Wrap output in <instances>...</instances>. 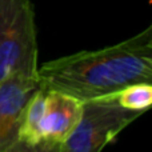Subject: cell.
I'll list each match as a JSON object with an SVG mask.
<instances>
[{
	"instance_id": "6da1fadb",
	"label": "cell",
	"mask_w": 152,
	"mask_h": 152,
	"mask_svg": "<svg viewBox=\"0 0 152 152\" xmlns=\"http://www.w3.org/2000/svg\"><path fill=\"white\" fill-rule=\"evenodd\" d=\"M44 88L81 103L105 99L134 83L152 81V26L113 45L53 59L37 68Z\"/></svg>"
},
{
	"instance_id": "7a4b0ae2",
	"label": "cell",
	"mask_w": 152,
	"mask_h": 152,
	"mask_svg": "<svg viewBox=\"0 0 152 152\" xmlns=\"http://www.w3.org/2000/svg\"><path fill=\"white\" fill-rule=\"evenodd\" d=\"M37 31L31 0H0V81L37 74Z\"/></svg>"
},
{
	"instance_id": "3957f363",
	"label": "cell",
	"mask_w": 152,
	"mask_h": 152,
	"mask_svg": "<svg viewBox=\"0 0 152 152\" xmlns=\"http://www.w3.org/2000/svg\"><path fill=\"white\" fill-rule=\"evenodd\" d=\"M140 115L143 112L119 105L113 96L83 103L80 121L60 144V152H102Z\"/></svg>"
},
{
	"instance_id": "277c9868",
	"label": "cell",
	"mask_w": 152,
	"mask_h": 152,
	"mask_svg": "<svg viewBox=\"0 0 152 152\" xmlns=\"http://www.w3.org/2000/svg\"><path fill=\"white\" fill-rule=\"evenodd\" d=\"M39 87L37 74L20 72L0 81V152L19 140L24 108Z\"/></svg>"
},
{
	"instance_id": "5b68a950",
	"label": "cell",
	"mask_w": 152,
	"mask_h": 152,
	"mask_svg": "<svg viewBox=\"0 0 152 152\" xmlns=\"http://www.w3.org/2000/svg\"><path fill=\"white\" fill-rule=\"evenodd\" d=\"M83 113L79 99L56 89L45 88L42 139L50 144H63L74 132Z\"/></svg>"
},
{
	"instance_id": "8992f818",
	"label": "cell",
	"mask_w": 152,
	"mask_h": 152,
	"mask_svg": "<svg viewBox=\"0 0 152 152\" xmlns=\"http://www.w3.org/2000/svg\"><path fill=\"white\" fill-rule=\"evenodd\" d=\"M44 96L45 88L40 87L32 94L24 108L19 127V140H23L29 144L44 143L42 139V120L44 112Z\"/></svg>"
},
{
	"instance_id": "52a82bcc",
	"label": "cell",
	"mask_w": 152,
	"mask_h": 152,
	"mask_svg": "<svg viewBox=\"0 0 152 152\" xmlns=\"http://www.w3.org/2000/svg\"><path fill=\"white\" fill-rule=\"evenodd\" d=\"M113 99L126 110L144 113L152 104V84L134 83L113 95Z\"/></svg>"
},
{
	"instance_id": "ba28073f",
	"label": "cell",
	"mask_w": 152,
	"mask_h": 152,
	"mask_svg": "<svg viewBox=\"0 0 152 152\" xmlns=\"http://www.w3.org/2000/svg\"><path fill=\"white\" fill-rule=\"evenodd\" d=\"M3 152H60V144H50V143L29 144L23 140H16Z\"/></svg>"
}]
</instances>
